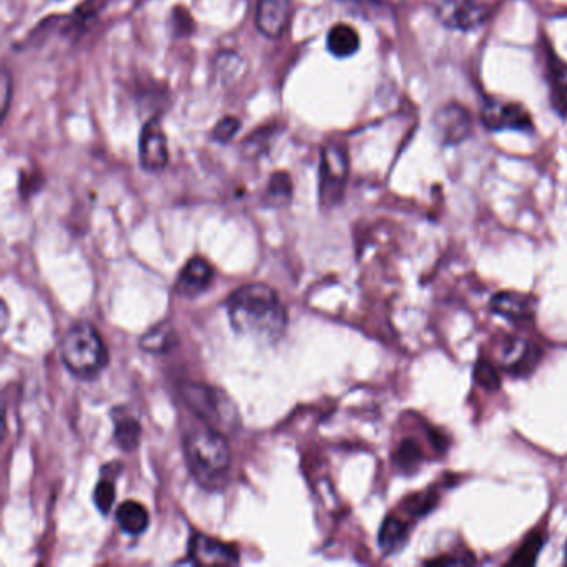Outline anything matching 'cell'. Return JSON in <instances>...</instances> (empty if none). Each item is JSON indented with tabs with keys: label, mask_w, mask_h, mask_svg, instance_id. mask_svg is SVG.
<instances>
[{
	"label": "cell",
	"mask_w": 567,
	"mask_h": 567,
	"mask_svg": "<svg viewBox=\"0 0 567 567\" xmlns=\"http://www.w3.org/2000/svg\"><path fill=\"white\" fill-rule=\"evenodd\" d=\"M235 333L257 343L274 344L287 331L288 315L278 295L264 284L245 285L227 301Z\"/></svg>",
	"instance_id": "obj_1"
},
{
	"label": "cell",
	"mask_w": 567,
	"mask_h": 567,
	"mask_svg": "<svg viewBox=\"0 0 567 567\" xmlns=\"http://www.w3.org/2000/svg\"><path fill=\"white\" fill-rule=\"evenodd\" d=\"M188 471L205 489H220L227 484L231 453L220 431L204 424L188 431L184 441Z\"/></svg>",
	"instance_id": "obj_2"
},
{
	"label": "cell",
	"mask_w": 567,
	"mask_h": 567,
	"mask_svg": "<svg viewBox=\"0 0 567 567\" xmlns=\"http://www.w3.org/2000/svg\"><path fill=\"white\" fill-rule=\"evenodd\" d=\"M62 361L74 377L94 380L109 364V351L101 334L87 321L74 324L62 341Z\"/></svg>",
	"instance_id": "obj_3"
},
{
	"label": "cell",
	"mask_w": 567,
	"mask_h": 567,
	"mask_svg": "<svg viewBox=\"0 0 567 567\" xmlns=\"http://www.w3.org/2000/svg\"><path fill=\"white\" fill-rule=\"evenodd\" d=\"M182 396L190 410L215 430L235 431L240 424V414L234 401L217 388L202 383H187L182 386Z\"/></svg>",
	"instance_id": "obj_4"
},
{
	"label": "cell",
	"mask_w": 567,
	"mask_h": 567,
	"mask_svg": "<svg viewBox=\"0 0 567 567\" xmlns=\"http://www.w3.org/2000/svg\"><path fill=\"white\" fill-rule=\"evenodd\" d=\"M348 174H350V161L347 151L341 145L328 144L321 151L320 162V204L331 208L343 200L347 188Z\"/></svg>",
	"instance_id": "obj_5"
},
{
	"label": "cell",
	"mask_w": 567,
	"mask_h": 567,
	"mask_svg": "<svg viewBox=\"0 0 567 567\" xmlns=\"http://www.w3.org/2000/svg\"><path fill=\"white\" fill-rule=\"evenodd\" d=\"M433 9L441 24L454 31H473L489 16L486 0H433Z\"/></svg>",
	"instance_id": "obj_6"
},
{
	"label": "cell",
	"mask_w": 567,
	"mask_h": 567,
	"mask_svg": "<svg viewBox=\"0 0 567 567\" xmlns=\"http://www.w3.org/2000/svg\"><path fill=\"white\" fill-rule=\"evenodd\" d=\"M481 121L489 131H530L533 118L523 105L487 99L481 109Z\"/></svg>",
	"instance_id": "obj_7"
},
{
	"label": "cell",
	"mask_w": 567,
	"mask_h": 567,
	"mask_svg": "<svg viewBox=\"0 0 567 567\" xmlns=\"http://www.w3.org/2000/svg\"><path fill=\"white\" fill-rule=\"evenodd\" d=\"M138 158L144 171L157 174L168 164V142L161 117L151 118L144 125L138 141Z\"/></svg>",
	"instance_id": "obj_8"
},
{
	"label": "cell",
	"mask_w": 567,
	"mask_h": 567,
	"mask_svg": "<svg viewBox=\"0 0 567 567\" xmlns=\"http://www.w3.org/2000/svg\"><path fill=\"white\" fill-rule=\"evenodd\" d=\"M434 132L444 145H456L473 131L470 112L457 104L446 105L434 115Z\"/></svg>",
	"instance_id": "obj_9"
},
{
	"label": "cell",
	"mask_w": 567,
	"mask_h": 567,
	"mask_svg": "<svg viewBox=\"0 0 567 567\" xmlns=\"http://www.w3.org/2000/svg\"><path fill=\"white\" fill-rule=\"evenodd\" d=\"M291 21L290 0H258L257 29L268 39H280Z\"/></svg>",
	"instance_id": "obj_10"
},
{
	"label": "cell",
	"mask_w": 567,
	"mask_h": 567,
	"mask_svg": "<svg viewBox=\"0 0 567 567\" xmlns=\"http://www.w3.org/2000/svg\"><path fill=\"white\" fill-rule=\"evenodd\" d=\"M190 557L197 564H207V566H217V564H237L238 554L227 544L220 540L212 539L205 534H197L192 537Z\"/></svg>",
	"instance_id": "obj_11"
},
{
	"label": "cell",
	"mask_w": 567,
	"mask_h": 567,
	"mask_svg": "<svg viewBox=\"0 0 567 567\" xmlns=\"http://www.w3.org/2000/svg\"><path fill=\"white\" fill-rule=\"evenodd\" d=\"M214 281V268L204 258H192L181 277H178L177 290L185 297H198L204 293Z\"/></svg>",
	"instance_id": "obj_12"
},
{
	"label": "cell",
	"mask_w": 567,
	"mask_h": 567,
	"mask_svg": "<svg viewBox=\"0 0 567 567\" xmlns=\"http://www.w3.org/2000/svg\"><path fill=\"white\" fill-rule=\"evenodd\" d=\"M547 85H549L550 104L557 114L567 117V64L554 52L546 58Z\"/></svg>",
	"instance_id": "obj_13"
},
{
	"label": "cell",
	"mask_w": 567,
	"mask_h": 567,
	"mask_svg": "<svg viewBox=\"0 0 567 567\" xmlns=\"http://www.w3.org/2000/svg\"><path fill=\"white\" fill-rule=\"evenodd\" d=\"M491 308L507 320L526 321L534 315V300L524 295L506 291V293H499L493 298Z\"/></svg>",
	"instance_id": "obj_14"
},
{
	"label": "cell",
	"mask_w": 567,
	"mask_h": 567,
	"mask_svg": "<svg viewBox=\"0 0 567 567\" xmlns=\"http://www.w3.org/2000/svg\"><path fill=\"white\" fill-rule=\"evenodd\" d=\"M539 358L540 351L534 344L526 343V341H516L504 351V367L511 373L524 377V374L534 370Z\"/></svg>",
	"instance_id": "obj_15"
},
{
	"label": "cell",
	"mask_w": 567,
	"mask_h": 567,
	"mask_svg": "<svg viewBox=\"0 0 567 567\" xmlns=\"http://www.w3.org/2000/svg\"><path fill=\"white\" fill-rule=\"evenodd\" d=\"M410 537V527L401 517L388 516L381 524L378 534V546L383 550L384 556H393L406 546Z\"/></svg>",
	"instance_id": "obj_16"
},
{
	"label": "cell",
	"mask_w": 567,
	"mask_h": 567,
	"mask_svg": "<svg viewBox=\"0 0 567 567\" xmlns=\"http://www.w3.org/2000/svg\"><path fill=\"white\" fill-rule=\"evenodd\" d=\"M360 35L357 29L348 24H337L330 29L327 48L331 55L338 59L351 58L360 51Z\"/></svg>",
	"instance_id": "obj_17"
},
{
	"label": "cell",
	"mask_w": 567,
	"mask_h": 567,
	"mask_svg": "<svg viewBox=\"0 0 567 567\" xmlns=\"http://www.w3.org/2000/svg\"><path fill=\"white\" fill-rule=\"evenodd\" d=\"M117 523L124 533L138 536L144 533L148 526V513L141 503L135 501H125L117 511Z\"/></svg>",
	"instance_id": "obj_18"
},
{
	"label": "cell",
	"mask_w": 567,
	"mask_h": 567,
	"mask_svg": "<svg viewBox=\"0 0 567 567\" xmlns=\"http://www.w3.org/2000/svg\"><path fill=\"white\" fill-rule=\"evenodd\" d=\"M175 343H177V333H175L174 327L162 323L142 337L141 348L147 353L162 354L171 351Z\"/></svg>",
	"instance_id": "obj_19"
},
{
	"label": "cell",
	"mask_w": 567,
	"mask_h": 567,
	"mask_svg": "<svg viewBox=\"0 0 567 567\" xmlns=\"http://www.w3.org/2000/svg\"><path fill=\"white\" fill-rule=\"evenodd\" d=\"M291 195H293L291 178L285 172H275L270 182H268L265 202L268 205H274V207H281V205L290 204Z\"/></svg>",
	"instance_id": "obj_20"
},
{
	"label": "cell",
	"mask_w": 567,
	"mask_h": 567,
	"mask_svg": "<svg viewBox=\"0 0 567 567\" xmlns=\"http://www.w3.org/2000/svg\"><path fill=\"white\" fill-rule=\"evenodd\" d=\"M421 461H423V453L414 440L401 441L393 454L394 466L406 474L414 473L420 467Z\"/></svg>",
	"instance_id": "obj_21"
},
{
	"label": "cell",
	"mask_w": 567,
	"mask_h": 567,
	"mask_svg": "<svg viewBox=\"0 0 567 567\" xmlns=\"http://www.w3.org/2000/svg\"><path fill=\"white\" fill-rule=\"evenodd\" d=\"M543 544L544 537L539 530L530 533L529 536L524 539L523 546L511 557L509 564H513V566H533V564L536 563L537 554H539Z\"/></svg>",
	"instance_id": "obj_22"
},
{
	"label": "cell",
	"mask_w": 567,
	"mask_h": 567,
	"mask_svg": "<svg viewBox=\"0 0 567 567\" xmlns=\"http://www.w3.org/2000/svg\"><path fill=\"white\" fill-rule=\"evenodd\" d=\"M141 433L138 421L128 417V420L118 421L117 426H115V441L122 450L132 451L137 447Z\"/></svg>",
	"instance_id": "obj_23"
},
{
	"label": "cell",
	"mask_w": 567,
	"mask_h": 567,
	"mask_svg": "<svg viewBox=\"0 0 567 567\" xmlns=\"http://www.w3.org/2000/svg\"><path fill=\"white\" fill-rule=\"evenodd\" d=\"M241 128V122L238 121L237 117H228L220 118L218 124L215 125L214 132H212V137H214L215 142L218 144H228V142L234 141L235 135L238 134V131Z\"/></svg>",
	"instance_id": "obj_24"
},
{
	"label": "cell",
	"mask_w": 567,
	"mask_h": 567,
	"mask_svg": "<svg viewBox=\"0 0 567 567\" xmlns=\"http://www.w3.org/2000/svg\"><path fill=\"white\" fill-rule=\"evenodd\" d=\"M94 503L102 514L111 513L115 503V486L111 480H102L95 487Z\"/></svg>",
	"instance_id": "obj_25"
},
{
	"label": "cell",
	"mask_w": 567,
	"mask_h": 567,
	"mask_svg": "<svg viewBox=\"0 0 567 567\" xmlns=\"http://www.w3.org/2000/svg\"><path fill=\"white\" fill-rule=\"evenodd\" d=\"M474 377L480 384H483L486 390H497L501 386L499 377H497L496 370L491 367L486 361H480L474 370Z\"/></svg>",
	"instance_id": "obj_26"
},
{
	"label": "cell",
	"mask_w": 567,
	"mask_h": 567,
	"mask_svg": "<svg viewBox=\"0 0 567 567\" xmlns=\"http://www.w3.org/2000/svg\"><path fill=\"white\" fill-rule=\"evenodd\" d=\"M12 78L9 74L8 69L2 71V78H0V111H2V118L8 117L9 109H11L12 101Z\"/></svg>",
	"instance_id": "obj_27"
},
{
	"label": "cell",
	"mask_w": 567,
	"mask_h": 567,
	"mask_svg": "<svg viewBox=\"0 0 567 567\" xmlns=\"http://www.w3.org/2000/svg\"><path fill=\"white\" fill-rule=\"evenodd\" d=\"M436 499L437 497L433 496V494L423 493L416 496V499L410 501L408 506L411 507V513H413L414 517L424 516V514L433 509Z\"/></svg>",
	"instance_id": "obj_28"
},
{
	"label": "cell",
	"mask_w": 567,
	"mask_h": 567,
	"mask_svg": "<svg viewBox=\"0 0 567 567\" xmlns=\"http://www.w3.org/2000/svg\"><path fill=\"white\" fill-rule=\"evenodd\" d=\"M107 0H84V4L75 11V19L81 22L91 21L104 8Z\"/></svg>",
	"instance_id": "obj_29"
},
{
	"label": "cell",
	"mask_w": 567,
	"mask_h": 567,
	"mask_svg": "<svg viewBox=\"0 0 567 567\" xmlns=\"http://www.w3.org/2000/svg\"><path fill=\"white\" fill-rule=\"evenodd\" d=\"M174 21L175 34L185 38V35H190L194 32V19L187 11H182V14H177V11H175Z\"/></svg>",
	"instance_id": "obj_30"
},
{
	"label": "cell",
	"mask_w": 567,
	"mask_h": 567,
	"mask_svg": "<svg viewBox=\"0 0 567 567\" xmlns=\"http://www.w3.org/2000/svg\"><path fill=\"white\" fill-rule=\"evenodd\" d=\"M564 564H567V543L566 547H564Z\"/></svg>",
	"instance_id": "obj_31"
}]
</instances>
